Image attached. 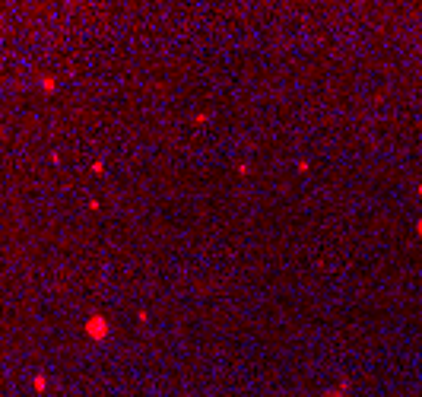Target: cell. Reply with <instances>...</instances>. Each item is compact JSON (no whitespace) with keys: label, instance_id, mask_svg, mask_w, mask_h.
Returning a JSON list of instances; mask_svg holds the SVG:
<instances>
[{"label":"cell","instance_id":"cell-1","mask_svg":"<svg viewBox=\"0 0 422 397\" xmlns=\"http://www.w3.org/2000/svg\"><path fill=\"white\" fill-rule=\"evenodd\" d=\"M86 334H89L92 340H102V337L108 334V321H105L102 315H92L89 321H86Z\"/></svg>","mask_w":422,"mask_h":397},{"label":"cell","instance_id":"cell-2","mask_svg":"<svg viewBox=\"0 0 422 397\" xmlns=\"http://www.w3.org/2000/svg\"><path fill=\"white\" fill-rule=\"evenodd\" d=\"M45 385H48L45 375H35V378H32V388H35V391H45Z\"/></svg>","mask_w":422,"mask_h":397},{"label":"cell","instance_id":"cell-3","mask_svg":"<svg viewBox=\"0 0 422 397\" xmlns=\"http://www.w3.org/2000/svg\"><path fill=\"white\" fill-rule=\"evenodd\" d=\"M41 89L51 92V89H54V80H51V76H45V80H41Z\"/></svg>","mask_w":422,"mask_h":397}]
</instances>
